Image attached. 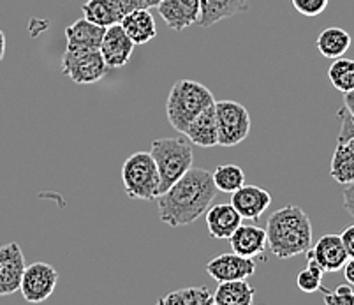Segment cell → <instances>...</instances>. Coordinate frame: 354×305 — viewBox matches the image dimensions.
Wrapping results in <instances>:
<instances>
[{
	"mask_svg": "<svg viewBox=\"0 0 354 305\" xmlns=\"http://www.w3.org/2000/svg\"><path fill=\"white\" fill-rule=\"evenodd\" d=\"M214 176L208 169L191 168L169 189L157 196L159 217L171 228L189 226L207 214L217 198Z\"/></svg>",
	"mask_w": 354,
	"mask_h": 305,
	"instance_id": "obj_1",
	"label": "cell"
},
{
	"mask_svg": "<svg viewBox=\"0 0 354 305\" xmlns=\"http://www.w3.org/2000/svg\"><path fill=\"white\" fill-rule=\"evenodd\" d=\"M266 240L279 259L305 255L312 247V224L304 208L286 205L273 212L266 223Z\"/></svg>",
	"mask_w": 354,
	"mask_h": 305,
	"instance_id": "obj_2",
	"label": "cell"
},
{
	"mask_svg": "<svg viewBox=\"0 0 354 305\" xmlns=\"http://www.w3.org/2000/svg\"><path fill=\"white\" fill-rule=\"evenodd\" d=\"M215 99L207 85L194 80H180L173 85L166 99V117L176 133L183 134L189 124Z\"/></svg>",
	"mask_w": 354,
	"mask_h": 305,
	"instance_id": "obj_3",
	"label": "cell"
},
{
	"mask_svg": "<svg viewBox=\"0 0 354 305\" xmlns=\"http://www.w3.org/2000/svg\"><path fill=\"white\" fill-rule=\"evenodd\" d=\"M153 160L157 165L160 181V194L171 187L180 176H183L192 168L194 154L189 141L182 138H159L152 141L150 147ZM159 194V196H160Z\"/></svg>",
	"mask_w": 354,
	"mask_h": 305,
	"instance_id": "obj_4",
	"label": "cell"
},
{
	"mask_svg": "<svg viewBox=\"0 0 354 305\" xmlns=\"http://www.w3.org/2000/svg\"><path fill=\"white\" fill-rule=\"evenodd\" d=\"M122 184L131 200H157L160 181L157 165L150 152H136L122 165Z\"/></svg>",
	"mask_w": 354,
	"mask_h": 305,
	"instance_id": "obj_5",
	"label": "cell"
},
{
	"mask_svg": "<svg viewBox=\"0 0 354 305\" xmlns=\"http://www.w3.org/2000/svg\"><path fill=\"white\" fill-rule=\"evenodd\" d=\"M218 145L236 147L250 133V113L236 101H215Z\"/></svg>",
	"mask_w": 354,
	"mask_h": 305,
	"instance_id": "obj_6",
	"label": "cell"
},
{
	"mask_svg": "<svg viewBox=\"0 0 354 305\" xmlns=\"http://www.w3.org/2000/svg\"><path fill=\"white\" fill-rule=\"evenodd\" d=\"M62 73L76 85H92L108 73L101 50H66L62 57Z\"/></svg>",
	"mask_w": 354,
	"mask_h": 305,
	"instance_id": "obj_7",
	"label": "cell"
},
{
	"mask_svg": "<svg viewBox=\"0 0 354 305\" xmlns=\"http://www.w3.org/2000/svg\"><path fill=\"white\" fill-rule=\"evenodd\" d=\"M57 282H59V274L50 263L35 261L25 266L20 291L28 304H41L51 297Z\"/></svg>",
	"mask_w": 354,
	"mask_h": 305,
	"instance_id": "obj_8",
	"label": "cell"
},
{
	"mask_svg": "<svg viewBox=\"0 0 354 305\" xmlns=\"http://www.w3.org/2000/svg\"><path fill=\"white\" fill-rule=\"evenodd\" d=\"M25 266L20 243L9 242L0 247V297H9L20 291Z\"/></svg>",
	"mask_w": 354,
	"mask_h": 305,
	"instance_id": "obj_9",
	"label": "cell"
},
{
	"mask_svg": "<svg viewBox=\"0 0 354 305\" xmlns=\"http://www.w3.org/2000/svg\"><path fill=\"white\" fill-rule=\"evenodd\" d=\"M136 44L129 37L120 24H113L104 28L101 41V55L108 69H120L131 60Z\"/></svg>",
	"mask_w": 354,
	"mask_h": 305,
	"instance_id": "obj_10",
	"label": "cell"
},
{
	"mask_svg": "<svg viewBox=\"0 0 354 305\" xmlns=\"http://www.w3.org/2000/svg\"><path fill=\"white\" fill-rule=\"evenodd\" d=\"M207 272L217 282L249 279L256 274V261L254 258H247L236 252H226L210 259L207 263Z\"/></svg>",
	"mask_w": 354,
	"mask_h": 305,
	"instance_id": "obj_11",
	"label": "cell"
},
{
	"mask_svg": "<svg viewBox=\"0 0 354 305\" xmlns=\"http://www.w3.org/2000/svg\"><path fill=\"white\" fill-rule=\"evenodd\" d=\"M307 261L315 263L323 272L342 270L344 263L349 259L340 235H323L315 246L305 252Z\"/></svg>",
	"mask_w": 354,
	"mask_h": 305,
	"instance_id": "obj_12",
	"label": "cell"
},
{
	"mask_svg": "<svg viewBox=\"0 0 354 305\" xmlns=\"http://www.w3.org/2000/svg\"><path fill=\"white\" fill-rule=\"evenodd\" d=\"M164 24L175 32L198 25L201 16V0H162L157 6Z\"/></svg>",
	"mask_w": 354,
	"mask_h": 305,
	"instance_id": "obj_13",
	"label": "cell"
},
{
	"mask_svg": "<svg viewBox=\"0 0 354 305\" xmlns=\"http://www.w3.org/2000/svg\"><path fill=\"white\" fill-rule=\"evenodd\" d=\"M231 205L236 208L241 219L257 221L272 205V196L259 185L243 184L240 189L231 192Z\"/></svg>",
	"mask_w": 354,
	"mask_h": 305,
	"instance_id": "obj_14",
	"label": "cell"
},
{
	"mask_svg": "<svg viewBox=\"0 0 354 305\" xmlns=\"http://www.w3.org/2000/svg\"><path fill=\"white\" fill-rule=\"evenodd\" d=\"M185 136L192 145L201 149H214L218 145V127L217 115H215V102L201 111L194 120L189 124Z\"/></svg>",
	"mask_w": 354,
	"mask_h": 305,
	"instance_id": "obj_15",
	"label": "cell"
},
{
	"mask_svg": "<svg viewBox=\"0 0 354 305\" xmlns=\"http://www.w3.org/2000/svg\"><path fill=\"white\" fill-rule=\"evenodd\" d=\"M241 215L231 203L210 205L207 210L208 235L215 240H227L241 224Z\"/></svg>",
	"mask_w": 354,
	"mask_h": 305,
	"instance_id": "obj_16",
	"label": "cell"
},
{
	"mask_svg": "<svg viewBox=\"0 0 354 305\" xmlns=\"http://www.w3.org/2000/svg\"><path fill=\"white\" fill-rule=\"evenodd\" d=\"M230 243L233 252L247 258H256L266 250L268 240H266V230L254 224H240L230 237Z\"/></svg>",
	"mask_w": 354,
	"mask_h": 305,
	"instance_id": "obj_17",
	"label": "cell"
},
{
	"mask_svg": "<svg viewBox=\"0 0 354 305\" xmlns=\"http://www.w3.org/2000/svg\"><path fill=\"white\" fill-rule=\"evenodd\" d=\"M104 28L86 18L76 20L66 28V50H99Z\"/></svg>",
	"mask_w": 354,
	"mask_h": 305,
	"instance_id": "obj_18",
	"label": "cell"
},
{
	"mask_svg": "<svg viewBox=\"0 0 354 305\" xmlns=\"http://www.w3.org/2000/svg\"><path fill=\"white\" fill-rule=\"evenodd\" d=\"M250 0H201V16L198 25L203 28L214 27L221 20L245 12Z\"/></svg>",
	"mask_w": 354,
	"mask_h": 305,
	"instance_id": "obj_19",
	"label": "cell"
},
{
	"mask_svg": "<svg viewBox=\"0 0 354 305\" xmlns=\"http://www.w3.org/2000/svg\"><path fill=\"white\" fill-rule=\"evenodd\" d=\"M120 25L134 44H147L157 35L156 20H153L150 9L138 8L127 12L120 20Z\"/></svg>",
	"mask_w": 354,
	"mask_h": 305,
	"instance_id": "obj_20",
	"label": "cell"
},
{
	"mask_svg": "<svg viewBox=\"0 0 354 305\" xmlns=\"http://www.w3.org/2000/svg\"><path fill=\"white\" fill-rule=\"evenodd\" d=\"M330 175L335 182L347 185L354 184V141H337L331 157Z\"/></svg>",
	"mask_w": 354,
	"mask_h": 305,
	"instance_id": "obj_21",
	"label": "cell"
},
{
	"mask_svg": "<svg viewBox=\"0 0 354 305\" xmlns=\"http://www.w3.org/2000/svg\"><path fill=\"white\" fill-rule=\"evenodd\" d=\"M256 297V290L247 279L218 282L214 293V304L217 305H250Z\"/></svg>",
	"mask_w": 354,
	"mask_h": 305,
	"instance_id": "obj_22",
	"label": "cell"
},
{
	"mask_svg": "<svg viewBox=\"0 0 354 305\" xmlns=\"http://www.w3.org/2000/svg\"><path fill=\"white\" fill-rule=\"evenodd\" d=\"M351 43H353V37H351L349 32L340 27H330L321 32L315 44H317V50L324 59L335 60L346 55L351 48Z\"/></svg>",
	"mask_w": 354,
	"mask_h": 305,
	"instance_id": "obj_23",
	"label": "cell"
},
{
	"mask_svg": "<svg viewBox=\"0 0 354 305\" xmlns=\"http://www.w3.org/2000/svg\"><path fill=\"white\" fill-rule=\"evenodd\" d=\"M157 302L160 305H212L214 293L207 286H192V288L171 291V293L160 297Z\"/></svg>",
	"mask_w": 354,
	"mask_h": 305,
	"instance_id": "obj_24",
	"label": "cell"
},
{
	"mask_svg": "<svg viewBox=\"0 0 354 305\" xmlns=\"http://www.w3.org/2000/svg\"><path fill=\"white\" fill-rule=\"evenodd\" d=\"M328 78H330L333 89L346 94L354 89V60L339 57L328 69Z\"/></svg>",
	"mask_w": 354,
	"mask_h": 305,
	"instance_id": "obj_25",
	"label": "cell"
},
{
	"mask_svg": "<svg viewBox=\"0 0 354 305\" xmlns=\"http://www.w3.org/2000/svg\"><path fill=\"white\" fill-rule=\"evenodd\" d=\"M218 192L231 194L245 184V172L238 165H221L212 173Z\"/></svg>",
	"mask_w": 354,
	"mask_h": 305,
	"instance_id": "obj_26",
	"label": "cell"
},
{
	"mask_svg": "<svg viewBox=\"0 0 354 305\" xmlns=\"http://www.w3.org/2000/svg\"><path fill=\"white\" fill-rule=\"evenodd\" d=\"M323 274L319 266L315 263L307 261V266L300 274L296 275V284L304 293H315V291H321L323 288Z\"/></svg>",
	"mask_w": 354,
	"mask_h": 305,
	"instance_id": "obj_27",
	"label": "cell"
},
{
	"mask_svg": "<svg viewBox=\"0 0 354 305\" xmlns=\"http://www.w3.org/2000/svg\"><path fill=\"white\" fill-rule=\"evenodd\" d=\"M323 291V300L328 305H354V291L351 284H342L335 288L333 291L321 288Z\"/></svg>",
	"mask_w": 354,
	"mask_h": 305,
	"instance_id": "obj_28",
	"label": "cell"
},
{
	"mask_svg": "<svg viewBox=\"0 0 354 305\" xmlns=\"http://www.w3.org/2000/svg\"><path fill=\"white\" fill-rule=\"evenodd\" d=\"M291 4L300 15L314 18V16L323 15L324 9L330 4V0H291Z\"/></svg>",
	"mask_w": 354,
	"mask_h": 305,
	"instance_id": "obj_29",
	"label": "cell"
},
{
	"mask_svg": "<svg viewBox=\"0 0 354 305\" xmlns=\"http://www.w3.org/2000/svg\"><path fill=\"white\" fill-rule=\"evenodd\" d=\"M104 2L108 4L109 11L113 12L118 24H120V20L127 12L141 8V0H104Z\"/></svg>",
	"mask_w": 354,
	"mask_h": 305,
	"instance_id": "obj_30",
	"label": "cell"
},
{
	"mask_svg": "<svg viewBox=\"0 0 354 305\" xmlns=\"http://www.w3.org/2000/svg\"><path fill=\"white\" fill-rule=\"evenodd\" d=\"M337 117L340 120V131L337 141H347L354 138V115H351L346 108H340Z\"/></svg>",
	"mask_w": 354,
	"mask_h": 305,
	"instance_id": "obj_31",
	"label": "cell"
},
{
	"mask_svg": "<svg viewBox=\"0 0 354 305\" xmlns=\"http://www.w3.org/2000/svg\"><path fill=\"white\" fill-rule=\"evenodd\" d=\"M340 239H342L344 247H346L347 256H349V258H354V224L347 226L346 230L340 233Z\"/></svg>",
	"mask_w": 354,
	"mask_h": 305,
	"instance_id": "obj_32",
	"label": "cell"
},
{
	"mask_svg": "<svg viewBox=\"0 0 354 305\" xmlns=\"http://www.w3.org/2000/svg\"><path fill=\"white\" fill-rule=\"evenodd\" d=\"M344 208L351 217H354V184H347L344 189Z\"/></svg>",
	"mask_w": 354,
	"mask_h": 305,
	"instance_id": "obj_33",
	"label": "cell"
},
{
	"mask_svg": "<svg viewBox=\"0 0 354 305\" xmlns=\"http://www.w3.org/2000/svg\"><path fill=\"white\" fill-rule=\"evenodd\" d=\"M344 270V279L347 281V284L354 286V258H349L342 266Z\"/></svg>",
	"mask_w": 354,
	"mask_h": 305,
	"instance_id": "obj_34",
	"label": "cell"
},
{
	"mask_svg": "<svg viewBox=\"0 0 354 305\" xmlns=\"http://www.w3.org/2000/svg\"><path fill=\"white\" fill-rule=\"evenodd\" d=\"M344 108H346L351 115H354V89L351 92H346V94H344Z\"/></svg>",
	"mask_w": 354,
	"mask_h": 305,
	"instance_id": "obj_35",
	"label": "cell"
},
{
	"mask_svg": "<svg viewBox=\"0 0 354 305\" xmlns=\"http://www.w3.org/2000/svg\"><path fill=\"white\" fill-rule=\"evenodd\" d=\"M6 46H8V43H6V34L0 30V64H2V60L6 57Z\"/></svg>",
	"mask_w": 354,
	"mask_h": 305,
	"instance_id": "obj_36",
	"label": "cell"
},
{
	"mask_svg": "<svg viewBox=\"0 0 354 305\" xmlns=\"http://www.w3.org/2000/svg\"><path fill=\"white\" fill-rule=\"evenodd\" d=\"M162 0H141V8L145 9H153L160 4Z\"/></svg>",
	"mask_w": 354,
	"mask_h": 305,
	"instance_id": "obj_37",
	"label": "cell"
},
{
	"mask_svg": "<svg viewBox=\"0 0 354 305\" xmlns=\"http://www.w3.org/2000/svg\"><path fill=\"white\" fill-rule=\"evenodd\" d=\"M351 140H353V141H354V138H351Z\"/></svg>",
	"mask_w": 354,
	"mask_h": 305,
	"instance_id": "obj_38",
	"label": "cell"
}]
</instances>
